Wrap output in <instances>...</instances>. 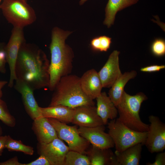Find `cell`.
Masks as SVG:
<instances>
[{"label":"cell","instance_id":"cell-38","mask_svg":"<svg viewBox=\"0 0 165 165\" xmlns=\"http://www.w3.org/2000/svg\"><path fill=\"white\" fill-rule=\"evenodd\" d=\"M23 0L25 1H26V2H27V1H28V0Z\"/></svg>","mask_w":165,"mask_h":165},{"label":"cell","instance_id":"cell-15","mask_svg":"<svg viewBox=\"0 0 165 165\" xmlns=\"http://www.w3.org/2000/svg\"><path fill=\"white\" fill-rule=\"evenodd\" d=\"M82 90L85 94L92 100L101 94L103 88L98 72L94 69L87 70L80 77Z\"/></svg>","mask_w":165,"mask_h":165},{"label":"cell","instance_id":"cell-14","mask_svg":"<svg viewBox=\"0 0 165 165\" xmlns=\"http://www.w3.org/2000/svg\"><path fill=\"white\" fill-rule=\"evenodd\" d=\"M72 123L79 127H93L104 125L94 106L83 105L74 108Z\"/></svg>","mask_w":165,"mask_h":165},{"label":"cell","instance_id":"cell-33","mask_svg":"<svg viewBox=\"0 0 165 165\" xmlns=\"http://www.w3.org/2000/svg\"><path fill=\"white\" fill-rule=\"evenodd\" d=\"M8 136H0V156L2 155L3 149L5 148V144Z\"/></svg>","mask_w":165,"mask_h":165},{"label":"cell","instance_id":"cell-20","mask_svg":"<svg viewBox=\"0 0 165 165\" xmlns=\"http://www.w3.org/2000/svg\"><path fill=\"white\" fill-rule=\"evenodd\" d=\"M143 145L139 143L121 152L116 151L114 153L118 165H139Z\"/></svg>","mask_w":165,"mask_h":165},{"label":"cell","instance_id":"cell-21","mask_svg":"<svg viewBox=\"0 0 165 165\" xmlns=\"http://www.w3.org/2000/svg\"><path fill=\"white\" fill-rule=\"evenodd\" d=\"M137 75V72L134 70L125 72L122 74L110 87L108 96L116 107L120 101L126 84L130 80L135 78Z\"/></svg>","mask_w":165,"mask_h":165},{"label":"cell","instance_id":"cell-35","mask_svg":"<svg viewBox=\"0 0 165 165\" xmlns=\"http://www.w3.org/2000/svg\"><path fill=\"white\" fill-rule=\"evenodd\" d=\"M87 0H81L79 2V4L80 5L83 4Z\"/></svg>","mask_w":165,"mask_h":165},{"label":"cell","instance_id":"cell-5","mask_svg":"<svg viewBox=\"0 0 165 165\" xmlns=\"http://www.w3.org/2000/svg\"><path fill=\"white\" fill-rule=\"evenodd\" d=\"M0 9L8 22L13 27L23 29L36 19L33 9L23 0H3Z\"/></svg>","mask_w":165,"mask_h":165},{"label":"cell","instance_id":"cell-2","mask_svg":"<svg viewBox=\"0 0 165 165\" xmlns=\"http://www.w3.org/2000/svg\"><path fill=\"white\" fill-rule=\"evenodd\" d=\"M72 33L57 27L53 28L52 31L50 46L51 60L48 87L51 91H53L61 77L71 74L72 71L74 53L72 48L65 42Z\"/></svg>","mask_w":165,"mask_h":165},{"label":"cell","instance_id":"cell-12","mask_svg":"<svg viewBox=\"0 0 165 165\" xmlns=\"http://www.w3.org/2000/svg\"><path fill=\"white\" fill-rule=\"evenodd\" d=\"M14 87L21 96L25 110L30 117L34 120L42 116L40 107L35 98L33 90L25 82L17 79Z\"/></svg>","mask_w":165,"mask_h":165},{"label":"cell","instance_id":"cell-7","mask_svg":"<svg viewBox=\"0 0 165 165\" xmlns=\"http://www.w3.org/2000/svg\"><path fill=\"white\" fill-rule=\"evenodd\" d=\"M55 129L58 138L68 144L69 150L85 154L90 143L79 134L76 125L70 126L52 118H47Z\"/></svg>","mask_w":165,"mask_h":165},{"label":"cell","instance_id":"cell-30","mask_svg":"<svg viewBox=\"0 0 165 165\" xmlns=\"http://www.w3.org/2000/svg\"><path fill=\"white\" fill-rule=\"evenodd\" d=\"M24 165H51L48 159L44 156L40 155L36 160Z\"/></svg>","mask_w":165,"mask_h":165},{"label":"cell","instance_id":"cell-10","mask_svg":"<svg viewBox=\"0 0 165 165\" xmlns=\"http://www.w3.org/2000/svg\"><path fill=\"white\" fill-rule=\"evenodd\" d=\"M37 152L45 157L51 165H64L65 157L69 149L62 140L57 137L47 143L38 142Z\"/></svg>","mask_w":165,"mask_h":165},{"label":"cell","instance_id":"cell-36","mask_svg":"<svg viewBox=\"0 0 165 165\" xmlns=\"http://www.w3.org/2000/svg\"><path fill=\"white\" fill-rule=\"evenodd\" d=\"M2 133V128L1 127H0V136H1Z\"/></svg>","mask_w":165,"mask_h":165},{"label":"cell","instance_id":"cell-27","mask_svg":"<svg viewBox=\"0 0 165 165\" xmlns=\"http://www.w3.org/2000/svg\"><path fill=\"white\" fill-rule=\"evenodd\" d=\"M152 53L155 56L160 57L165 54V41L163 38H157L152 42L150 47Z\"/></svg>","mask_w":165,"mask_h":165},{"label":"cell","instance_id":"cell-34","mask_svg":"<svg viewBox=\"0 0 165 165\" xmlns=\"http://www.w3.org/2000/svg\"><path fill=\"white\" fill-rule=\"evenodd\" d=\"M8 83L6 81L0 80V98H1L2 96V89Z\"/></svg>","mask_w":165,"mask_h":165},{"label":"cell","instance_id":"cell-22","mask_svg":"<svg viewBox=\"0 0 165 165\" xmlns=\"http://www.w3.org/2000/svg\"><path fill=\"white\" fill-rule=\"evenodd\" d=\"M139 0H108L105 8L104 24L108 28L112 25L118 12L137 3Z\"/></svg>","mask_w":165,"mask_h":165},{"label":"cell","instance_id":"cell-37","mask_svg":"<svg viewBox=\"0 0 165 165\" xmlns=\"http://www.w3.org/2000/svg\"><path fill=\"white\" fill-rule=\"evenodd\" d=\"M2 0H0V5H1V2L2 1Z\"/></svg>","mask_w":165,"mask_h":165},{"label":"cell","instance_id":"cell-26","mask_svg":"<svg viewBox=\"0 0 165 165\" xmlns=\"http://www.w3.org/2000/svg\"><path fill=\"white\" fill-rule=\"evenodd\" d=\"M0 120L6 125L13 127L16 125L14 117L10 113L6 103L0 98Z\"/></svg>","mask_w":165,"mask_h":165},{"label":"cell","instance_id":"cell-17","mask_svg":"<svg viewBox=\"0 0 165 165\" xmlns=\"http://www.w3.org/2000/svg\"><path fill=\"white\" fill-rule=\"evenodd\" d=\"M85 155L90 165H118L116 155L110 148L101 149L92 145Z\"/></svg>","mask_w":165,"mask_h":165},{"label":"cell","instance_id":"cell-31","mask_svg":"<svg viewBox=\"0 0 165 165\" xmlns=\"http://www.w3.org/2000/svg\"><path fill=\"white\" fill-rule=\"evenodd\" d=\"M165 68V65H153L141 68L140 71L144 72H152L159 71Z\"/></svg>","mask_w":165,"mask_h":165},{"label":"cell","instance_id":"cell-1","mask_svg":"<svg viewBox=\"0 0 165 165\" xmlns=\"http://www.w3.org/2000/svg\"><path fill=\"white\" fill-rule=\"evenodd\" d=\"M50 63L42 50L25 42L20 48L16 62L17 78L25 82L33 90L48 87Z\"/></svg>","mask_w":165,"mask_h":165},{"label":"cell","instance_id":"cell-19","mask_svg":"<svg viewBox=\"0 0 165 165\" xmlns=\"http://www.w3.org/2000/svg\"><path fill=\"white\" fill-rule=\"evenodd\" d=\"M42 116L52 118L66 123H72L75 112L74 108L58 105L47 107H40Z\"/></svg>","mask_w":165,"mask_h":165},{"label":"cell","instance_id":"cell-24","mask_svg":"<svg viewBox=\"0 0 165 165\" xmlns=\"http://www.w3.org/2000/svg\"><path fill=\"white\" fill-rule=\"evenodd\" d=\"M64 165H90V164L86 155L69 150L65 156Z\"/></svg>","mask_w":165,"mask_h":165},{"label":"cell","instance_id":"cell-11","mask_svg":"<svg viewBox=\"0 0 165 165\" xmlns=\"http://www.w3.org/2000/svg\"><path fill=\"white\" fill-rule=\"evenodd\" d=\"M104 126L79 127L78 130L79 134L92 145L101 149L110 148L115 146L114 143L108 133L105 132Z\"/></svg>","mask_w":165,"mask_h":165},{"label":"cell","instance_id":"cell-25","mask_svg":"<svg viewBox=\"0 0 165 165\" xmlns=\"http://www.w3.org/2000/svg\"><path fill=\"white\" fill-rule=\"evenodd\" d=\"M111 42V38L105 35L93 38L90 46L94 51L106 52L110 48Z\"/></svg>","mask_w":165,"mask_h":165},{"label":"cell","instance_id":"cell-32","mask_svg":"<svg viewBox=\"0 0 165 165\" xmlns=\"http://www.w3.org/2000/svg\"><path fill=\"white\" fill-rule=\"evenodd\" d=\"M0 165H24L20 163L17 156H15L6 161L0 162Z\"/></svg>","mask_w":165,"mask_h":165},{"label":"cell","instance_id":"cell-18","mask_svg":"<svg viewBox=\"0 0 165 165\" xmlns=\"http://www.w3.org/2000/svg\"><path fill=\"white\" fill-rule=\"evenodd\" d=\"M96 99L97 113L102 120L104 124L106 125L109 119H113L117 117V108L105 92H101Z\"/></svg>","mask_w":165,"mask_h":165},{"label":"cell","instance_id":"cell-9","mask_svg":"<svg viewBox=\"0 0 165 165\" xmlns=\"http://www.w3.org/2000/svg\"><path fill=\"white\" fill-rule=\"evenodd\" d=\"M148 119L150 124L144 145L152 153L163 152L165 148V124L157 116L151 115Z\"/></svg>","mask_w":165,"mask_h":165},{"label":"cell","instance_id":"cell-28","mask_svg":"<svg viewBox=\"0 0 165 165\" xmlns=\"http://www.w3.org/2000/svg\"><path fill=\"white\" fill-rule=\"evenodd\" d=\"M6 45L0 42V72L5 73L6 72V64L7 63L5 51Z\"/></svg>","mask_w":165,"mask_h":165},{"label":"cell","instance_id":"cell-8","mask_svg":"<svg viewBox=\"0 0 165 165\" xmlns=\"http://www.w3.org/2000/svg\"><path fill=\"white\" fill-rule=\"evenodd\" d=\"M23 30V28L13 27L9 41L6 45L7 63L10 72L8 86L10 88L13 86L17 79L15 72L16 62L20 48L25 42Z\"/></svg>","mask_w":165,"mask_h":165},{"label":"cell","instance_id":"cell-23","mask_svg":"<svg viewBox=\"0 0 165 165\" xmlns=\"http://www.w3.org/2000/svg\"><path fill=\"white\" fill-rule=\"evenodd\" d=\"M5 148L9 151L21 152L29 155H32L34 153L33 148L24 144L20 141L13 139L9 135L8 136L6 141Z\"/></svg>","mask_w":165,"mask_h":165},{"label":"cell","instance_id":"cell-16","mask_svg":"<svg viewBox=\"0 0 165 165\" xmlns=\"http://www.w3.org/2000/svg\"><path fill=\"white\" fill-rule=\"evenodd\" d=\"M33 121L31 128L38 142L47 143L58 137L55 129L47 118L41 116Z\"/></svg>","mask_w":165,"mask_h":165},{"label":"cell","instance_id":"cell-3","mask_svg":"<svg viewBox=\"0 0 165 165\" xmlns=\"http://www.w3.org/2000/svg\"><path fill=\"white\" fill-rule=\"evenodd\" d=\"M53 91L49 106L63 105L71 108L94 105L93 100L87 96L81 87L80 77L70 74L61 78Z\"/></svg>","mask_w":165,"mask_h":165},{"label":"cell","instance_id":"cell-29","mask_svg":"<svg viewBox=\"0 0 165 165\" xmlns=\"http://www.w3.org/2000/svg\"><path fill=\"white\" fill-rule=\"evenodd\" d=\"M156 155L155 161L153 163H148L147 165H165V152H158Z\"/></svg>","mask_w":165,"mask_h":165},{"label":"cell","instance_id":"cell-4","mask_svg":"<svg viewBox=\"0 0 165 165\" xmlns=\"http://www.w3.org/2000/svg\"><path fill=\"white\" fill-rule=\"evenodd\" d=\"M147 99V96L142 92L131 95L124 91L120 101L116 106L119 116L118 119L133 130L141 132L147 131L149 125L143 122L139 116L141 105Z\"/></svg>","mask_w":165,"mask_h":165},{"label":"cell","instance_id":"cell-6","mask_svg":"<svg viewBox=\"0 0 165 165\" xmlns=\"http://www.w3.org/2000/svg\"><path fill=\"white\" fill-rule=\"evenodd\" d=\"M107 124L108 133L114 141L116 151L121 152L139 143L144 145L147 131L141 132L133 130L117 118L111 120Z\"/></svg>","mask_w":165,"mask_h":165},{"label":"cell","instance_id":"cell-13","mask_svg":"<svg viewBox=\"0 0 165 165\" xmlns=\"http://www.w3.org/2000/svg\"><path fill=\"white\" fill-rule=\"evenodd\" d=\"M120 52L114 50L104 66L98 72L103 88H110L122 75L119 67Z\"/></svg>","mask_w":165,"mask_h":165}]
</instances>
